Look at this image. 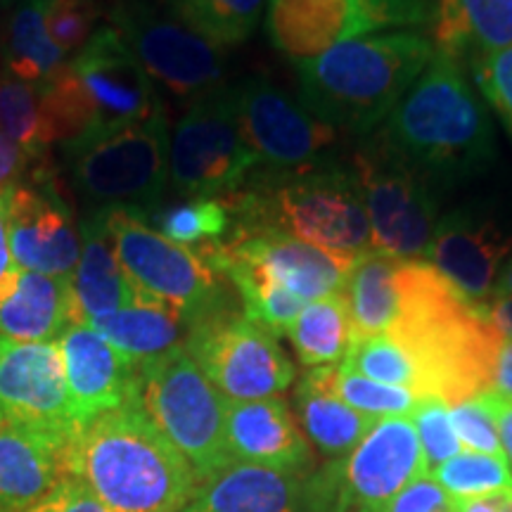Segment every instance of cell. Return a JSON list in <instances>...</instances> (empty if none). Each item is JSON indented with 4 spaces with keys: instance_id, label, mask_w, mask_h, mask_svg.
Masks as SVG:
<instances>
[{
    "instance_id": "obj_1",
    "label": "cell",
    "mask_w": 512,
    "mask_h": 512,
    "mask_svg": "<svg viewBox=\"0 0 512 512\" xmlns=\"http://www.w3.org/2000/svg\"><path fill=\"white\" fill-rule=\"evenodd\" d=\"M399 316L387 335L411 356L422 396L448 406L491 387V366L503 335L427 261H403L399 271Z\"/></svg>"
},
{
    "instance_id": "obj_2",
    "label": "cell",
    "mask_w": 512,
    "mask_h": 512,
    "mask_svg": "<svg viewBox=\"0 0 512 512\" xmlns=\"http://www.w3.org/2000/svg\"><path fill=\"white\" fill-rule=\"evenodd\" d=\"M74 477L107 512H183L200 477L147 418L138 396L81 427Z\"/></svg>"
},
{
    "instance_id": "obj_3",
    "label": "cell",
    "mask_w": 512,
    "mask_h": 512,
    "mask_svg": "<svg viewBox=\"0 0 512 512\" xmlns=\"http://www.w3.org/2000/svg\"><path fill=\"white\" fill-rule=\"evenodd\" d=\"M434 53L430 38L411 31L339 43L297 64L299 102L337 131L368 133L389 119Z\"/></svg>"
},
{
    "instance_id": "obj_4",
    "label": "cell",
    "mask_w": 512,
    "mask_h": 512,
    "mask_svg": "<svg viewBox=\"0 0 512 512\" xmlns=\"http://www.w3.org/2000/svg\"><path fill=\"white\" fill-rule=\"evenodd\" d=\"M387 143L418 174L456 178L491 162L489 114L453 57L434 53L389 114Z\"/></svg>"
},
{
    "instance_id": "obj_5",
    "label": "cell",
    "mask_w": 512,
    "mask_h": 512,
    "mask_svg": "<svg viewBox=\"0 0 512 512\" xmlns=\"http://www.w3.org/2000/svg\"><path fill=\"white\" fill-rule=\"evenodd\" d=\"M240 228H280L294 238L335 254L358 256L373 249L361 185L351 171L325 169L292 174L271 195L230 200Z\"/></svg>"
},
{
    "instance_id": "obj_6",
    "label": "cell",
    "mask_w": 512,
    "mask_h": 512,
    "mask_svg": "<svg viewBox=\"0 0 512 512\" xmlns=\"http://www.w3.org/2000/svg\"><path fill=\"white\" fill-rule=\"evenodd\" d=\"M138 401L155 427L204 479L233 463L226 437V396L185 347L138 363Z\"/></svg>"
},
{
    "instance_id": "obj_7",
    "label": "cell",
    "mask_w": 512,
    "mask_h": 512,
    "mask_svg": "<svg viewBox=\"0 0 512 512\" xmlns=\"http://www.w3.org/2000/svg\"><path fill=\"white\" fill-rule=\"evenodd\" d=\"M107 219L119 264L138 294L171 306L188 325L221 309V273L202 249L164 238L140 209H107Z\"/></svg>"
},
{
    "instance_id": "obj_8",
    "label": "cell",
    "mask_w": 512,
    "mask_h": 512,
    "mask_svg": "<svg viewBox=\"0 0 512 512\" xmlns=\"http://www.w3.org/2000/svg\"><path fill=\"white\" fill-rule=\"evenodd\" d=\"M169 143V121L159 112L98 143L64 152L74 190L93 209L124 207L150 214L169 185Z\"/></svg>"
},
{
    "instance_id": "obj_9",
    "label": "cell",
    "mask_w": 512,
    "mask_h": 512,
    "mask_svg": "<svg viewBox=\"0 0 512 512\" xmlns=\"http://www.w3.org/2000/svg\"><path fill=\"white\" fill-rule=\"evenodd\" d=\"M259 166L242 133L233 88L192 100L169 143V183L185 197H223Z\"/></svg>"
},
{
    "instance_id": "obj_10",
    "label": "cell",
    "mask_w": 512,
    "mask_h": 512,
    "mask_svg": "<svg viewBox=\"0 0 512 512\" xmlns=\"http://www.w3.org/2000/svg\"><path fill=\"white\" fill-rule=\"evenodd\" d=\"M107 19L150 79L176 98L197 100L223 88L221 48L195 34L169 8H159L155 0H112Z\"/></svg>"
},
{
    "instance_id": "obj_11",
    "label": "cell",
    "mask_w": 512,
    "mask_h": 512,
    "mask_svg": "<svg viewBox=\"0 0 512 512\" xmlns=\"http://www.w3.org/2000/svg\"><path fill=\"white\" fill-rule=\"evenodd\" d=\"M185 349L226 399H271L283 394L297 375L278 337L245 313L216 309L195 320Z\"/></svg>"
},
{
    "instance_id": "obj_12",
    "label": "cell",
    "mask_w": 512,
    "mask_h": 512,
    "mask_svg": "<svg viewBox=\"0 0 512 512\" xmlns=\"http://www.w3.org/2000/svg\"><path fill=\"white\" fill-rule=\"evenodd\" d=\"M351 174L361 185L373 247L401 261H425L437 228V200L422 174L389 143L358 150Z\"/></svg>"
},
{
    "instance_id": "obj_13",
    "label": "cell",
    "mask_w": 512,
    "mask_h": 512,
    "mask_svg": "<svg viewBox=\"0 0 512 512\" xmlns=\"http://www.w3.org/2000/svg\"><path fill=\"white\" fill-rule=\"evenodd\" d=\"M202 252L221 275L242 268L285 287L304 304L342 292L356 261V256L328 252L271 226L238 228L226 242L202 247Z\"/></svg>"
},
{
    "instance_id": "obj_14",
    "label": "cell",
    "mask_w": 512,
    "mask_h": 512,
    "mask_svg": "<svg viewBox=\"0 0 512 512\" xmlns=\"http://www.w3.org/2000/svg\"><path fill=\"white\" fill-rule=\"evenodd\" d=\"M233 95L242 133L259 164L268 169L283 174L313 171L339 143L335 126L325 124L268 79L254 76L242 81Z\"/></svg>"
},
{
    "instance_id": "obj_15",
    "label": "cell",
    "mask_w": 512,
    "mask_h": 512,
    "mask_svg": "<svg viewBox=\"0 0 512 512\" xmlns=\"http://www.w3.org/2000/svg\"><path fill=\"white\" fill-rule=\"evenodd\" d=\"M418 17L420 10L408 0H271L266 24L273 46L299 64Z\"/></svg>"
},
{
    "instance_id": "obj_16",
    "label": "cell",
    "mask_w": 512,
    "mask_h": 512,
    "mask_svg": "<svg viewBox=\"0 0 512 512\" xmlns=\"http://www.w3.org/2000/svg\"><path fill=\"white\" fill-rule=\"evenodd\" d=\"M69 62L91 98L95 121L88 138L64 152L93 145L164 112L155 81L140 67L136 57L128 53L124 41L110 24L95 31L86 48Z\"/></svg>"
},
{
    "instance_id": "obj_17",
    "label": "cell",
    "mask_w": 512,
    "mask_h": 512,
    "mask_svg": "<svg viewBox=\"0 0 512 512\" xmlns=\"http://www.w3.org/2000/svg\"><path fill=\"white\" fill-rule=\"evenodd\" d=\"M8 238L15 264L22 271L74 275L81 259V230L72 207L48 174H34L5 190Z\"/></svg>"
},
{
    "instance_id": "obj_18",
    "label": "cell",
    "mask_w": 512,
    "mask_h": 512,
    "mask_svg": "<svg viewBox=\"0 0 512 512\" xmlns=\"http://www.w3.org/2000/svg\"><path fill=\"white\" fill-rule=\"evenodd\" d=\"M0 415L36 430H81L69 401L60 344L0 337Z\"/></svg>"
},
{
    "instance_id": "obj_19",
    "label": "cell",
    "mask_w": 512,
    "mask_h": 512,
    "mask_svg": "<svg viewBox=\"0 0 512 512\" xmlns=\"http://www.w3.org/2000/svg\"><path fill=\"white\" fill-rule=\"evenodd\" d=\"M422 475L427 463L411 418H382L342 463V505L351 512H384Z\"/></svg>"
},
{
    "instance_id": "obj_20",
    "label": "cell",
    "mask_w": 512,
    "mask_h": 512,
    "mask_svg": "<svg viewBox=\"0 0 512 512\" xmlns=\"http://www.w3.org/2000/svg\"><path fill=\"white\" fill-rule=\"evenodd\" d=\"M512 256V235L475 211H451L437 221L425 261L470 304L489 302Z\"/></svg>"
},
{
    "instance_id": "obj_21",
    "label": "cell",
    "mask_w": 512,
    "mask_h": 512,
    "mask_svg": "<svg viewBox=\"0 0 512 512\" xmlns=\"http://www.w3.org/2000/svg\"><path fill=\"white\" fill-rule=\"evenodd\" d=\"M79 432L36 430L0 418V512H24L60 484L76 479L74 444Z\"/></svg>"
},
{
    "instance_id": "obj_22",
    "label": "cell",
    "mask_w": 512,
    "mask_h": 512,
    "mask_svg": "<svg viewBox=\"0 0 512 512\" xmlns=\"http://www.w3.org/2000/svg\"><path fill=\"white\" fill-rule=\"evenodd\" d=\"M67 392L79 425L138 396V363L112 347L91 325H69L57 339Z\"/></svg>"
},
{
    "instance_id": "obj_23",
    "label": "cell",
    "mask_w": 512,
    "mask_h": 512,
    "mask_svg": "<svg viewBox=\"0 0 512 512\" xmlns=\"http://www.w3.org/2000/svg\"><path fill=\"white\" fill-rule=\"evenodd\" d=\"M226 437L233 460L299 472L309 463V444L278 396L254 401H226Z\"/></svg>"
},
{
    "instance_id": "obj_24",
    "label": "cell",
    "mask_w": 512,
    "mask_h": 512,
    "mask_svg": "<svg viewBox=\"0 0 512 512\" xmlns=\"http://www.w3.org/2000/svg\"><path fill=\"white\" fill-rule=\"evenodd\" d=\"M81 259L72 275L79 323L93 325L138 297L117 259L107 209H93L81 221Z\"/></svg>"
},
{
    "instance_id": "obj_25",
    "label": "cell",
    "mask_w": 512,
    "mask_h": 512,
    "mask_svg": "<svg viewBox=\"0 0 512 512\" xmlns=\"http://www.w3.org/2000/svg\"><path fill=\"white\" fill-rule=\"evenodd\" d=\"M79 323L72 275L22 271L15 290L0 302V337L15 342H57Z\"/></svg>"
},
{
    "instance_id": "obj_26",
    "label": "cell",
    "mask_w": 512,
    "mask_h": 512,
    "mask_svg": "<svg viewBox=\"0 0 512 512\" xmlns=\"http://www.w3.org/2000/svg\"><path fill=\"white\" fill-rule=\"evenodd\" d=\"M294 472L254 463H233L200 482L185 510L192 512H294Z\"/></svg>"
},
{
    "instance_id": "obj_27",
    "label": "cell",
    "mask_w": 512,
    "mask_h": 512,
    "mask_svg": "<svg viewBox=\"0 0 512 512\" xmlns=\"http://www.w3.org/2000/svg\"><path fill=\"white\" fill-rule=\"evenodd\" d=\"M432 38L453 60L498 53L512 46V0H439Z\"/></svg>"
},
{
    "instance_id": "obj_28",
    "label": "cell",
    "mask_w": 512,
    "mask_h": 512,
    "mask_svg": "<svg viewBox=\"0 0 512 512\" xmlns=\"http://www.w3.org/2000/svg\"><path fill=\"white\" fill-rule=\"evenodd\" d=\"M91 328L136 363L185 347L190 332L188 320L181 313L143 294H138L121 311L93 323Z\"/></svg>"
},
{
    "instance_id": "obj_29",
    "label": "cell",
    "mask_w": 512,
    "mask_h": 512,
    "mask_svg": "<svg viewBox=\"0 0 512 512\" xmlns=\"http://www.w3.org/2000/svg\"><path fill=\"white\" fill-rule=\"evenodd\" d=\"M401 264V259L375 247L356 256L342 290L351 316V339L380 335L392 328L399 316Z\"/></svg>"
},
{
    "instance_id": "obj_30",
    "label": "cell",
    "mask_w": 512,
    "mask_h": 512,
    "mask_svg": "<svg viewBox=\"0 0 512 512\" xmlns=\"http://www.w3.org/2000/svg\"><path fill=\"white\" fill-rule=\"evenodd\" d=\"M3 64L10 76L27 83H43L67 64L46 29V0H19L5 22Z\"/></svg>"
},
{
    "instance_id": "obj_31",
    "label": "cell",
    "mask_w": 512,
    "mask_h": 512,
    "mask_svg": "<svg viewBox=\"0 0 512 512\" xmlns=\"http://www.w3.org/2000/svg\"><path fill=\"white\" fill-rule=\"evenodd\" d=\"M294 401H297V413L304 432L325 456L332 458L349 456L377 422V418L358 413L344 401H339L323 384L313 380L311 373L302 377Z\"/></svg>"
},
{
    "instance_id": "obj_32",
    "label": "cell",
    "mask_w": 512,
    "mask_h": 512,
    "mask_svg": "<svg viewBox=\"0 0 512 512\" xmlns=\"http://www.w3.org/2000/svg\"><path fill=\"white\" fill-rule=\"evenodd\" d=\"M299 361L309 368L337 366L351 344V316L342 292L306 304L287 330Z\"/></svg>"
},
{
    "instance_id": "obj_33",
    "label": "cell",
    "mask_w": 512,
    "mask_h": 512,
    "mask_svg": "<svg viewBox=\"0 0 512 512\" xmlns=\"http://www.w3.org/2000/svg\"><path fill=\"white\" fill-rule=\"evenodd\" d=\"M38 95L50 147L62 145V150H67L88 138L95 112L72 62L67 60L48 81L38 83Z\"/></svg>"
},
{
    "instance_id": "obj_34",
    "label": "cell",
    "mask_w": 512,
    "mask_h": 512,
    "mask_svg": "<svg viewBox=\"0 0 512 512\" xmlns=\"http://www.w3.org/2000/svg\"><path fill=\"white\" fill-rule=\"evenodd\" d=\"M145 216L164 238L202 249L228 240L233 207L223 197H188L178 204L152 209Z\"/></svg>"
},
{
    "instance_id": "obj_35",
    "label": "cell",
    "mask_w": 512,
    "mask_h": 512,
    "mask_svg": "<svg viewBox=\"0 0 512 512\" xmlns=\"http://www.w3.org/2000/svg\"><path fill=\"white\" fill-rule=\"evenodd\" d=\"M266 0H166L183 24L214 43L230 48L247 41L259 27Z\"/></svg>"
},
{
    "instance_id": "obj_36",
    "label": "cell",
    "mask_w": 512,
    "mask_h": 512,
    "mask_svg": "<svg viewBox=\"0 0 512 512\" xmlns=\"http://www.w3.org/2000/svg\"><path fill=\"white\" fill-rule=\"evenodd\" d=\"M309 373L318 384H323L330 394H335L339 401H344L354 411L370 415V418H396V415H408L413 411L415 401L420 399L411 389L389 387L368 377L344 368L342 363L337 366L311 368Z\"/></svg>"
},
{
    "instance_id": "obj_37",
    "label": "cell",
    "mask_w": 512,
    "mask_h": 512,
    "mask_svg": "<svg viewBox=\"0 0 512 512\" xmlns=\"http://www.w3.org/2000/svg\"><path fill=\"white\" fill-rule=\"evenodd\" d=\"M0 131L27 152L31 164L46 162L50 143L36 83L19 81L8 72H0Z\"/></svg>"
},
{
    "instance_id": "obj_38",
    "label": "cell",
    "mask_w": 512,
    "mask_h": 512,
    "mask_svg": "<svg viewBox=\"0 0 512 512\" xmlns=\"http://www.w3.org/2000/svg\"><path fill=\"white\" fill-rule=\"evenodd\" d=\"M342 366L368 377V380L389 384V387L411 389V392L422 396V380L418 368H415L411 356L387 332L351 339Z\"/></svg>"
},
{
    "instance_id": "obj_39",
    "label": "cell",
    "mask_w": 512,
    "mask_h": 512,
    "mask_svg": "<svg viewBox=\"0 0 512 512\" xmlns=\"http://www.w3.org/2000/svg\"><path fill=\"white\" fill-rule=\"evenodd\" d=\"M430 475L451 498L512 494V470L505 456L460 451Z\"/></svg>"
},
{
    "instance_id": "obj_40",
    "label": "cell",
    "mask_w": 512,
    "mask_h": 512,
    "mask_svg": "<svg viewBox=\"0 0 512 512\" xmlns=\"http://www.w3.org/2000/svg\"><path fill=\"white\" fill-rule=\"evenodd\" d=\"M408 415H411L422 453H425L427 475L463 451L458 434L453 430L448 403L444 399H439V396H420Z\"/></svg>"
},
{
    "instance_id": "obj_41",
    "label": "cell",
    "mask_w": 512,
    "mask_h": 512,
    "mask_svg": "<svg viewBox=\"0 0 512 512\" xmlns=\"http://www.w3.org/2000/svg\"><path fill=\"white\" fill-rule=\"evenodd\" d=\"M98 0H46V29L64 55L86 48L98 31Z\"/></svg>"
},
{
    "instance_id": "obj_42",
    "label": "cell",
    "mask_w": 512,
    "mask_h": 512,
    "mask_svg": "<svg viewBox=\"0 0 512 512\" xmlns=\"http://www.w3.org/2000/svg\"><path fill=\"white\" fill-rule=\"evenodd\" d=\"M448 413H451L460 446H465L467 451L486 453V456H505L501 437H498L496 415L484 392L460 401L456 406H448Z\"/></svg>"
},
{
    "instance_id": "obj_43",
    "label": "cell",
    "mask_w": 512,
    "mask_h": 512,
    "mask_svg": "<svg viewBox=\"0 0 512 512\" xmlns=\"http://www.w3.org/2000/svg\"><path fill=\"white\" fill-rule=\"evenodd\" d=\"M475 79L486 102L512 133V46L475 60Z\"/></svg>"
},
{
    "instance_id": "obj_44",
    "label": "cell",
    "mask_w": 512,
    "mask_h": 512,
    "mask_svg": "<svg viewBox=\"0 0 512 512\" xmlns=\"http://www.w3.org/2000/svg\"><path fill=\"white\" fill-rule=\"evenodd\" d=\"M24 512H107L81 479H69Z\"/></svg>"
},
{
    "instance_id": "obj_45",
    "label": "cell",
    "mask_w": 512,
    "mask_h": 512,
    "mask_svg": "<svg viewBox=\"0 0 512 512\" xmlns=\"http://www.w3.org/2000/svg\"><path fill=\"white\" fill-rule=\"evenodd\" d=\"M448 494L432 475H422L406 486L384 512H437Z\"/></svg>"
},
{
    "instance_id": "obj_46",
    "label": "cell",
    "mask_w": 512,
    "mask_h": 512,
    "mask_svg": "<svg viewBox=\"0 0 512 512\" xmlns=\"http://www.w3.org/2000/svg\"><path fill=\"white\" fill-rule=\"evenodd\" d=\"M8 190V188H5ZM5 190H0V302L10 297L15 290L22 268L15 264L8 238V211H5Z\"/></svg>"
},
{
    "instance_id": "obj_47",
    "label": "cell",
    "mask_w": 512,
    "mask_h": 512,
    "mask_svg": "<svg viewBox=\"0 0 512 512\" xmlns=\"http://www.w3.org/2000/svg\"><path fill=\"white\" fill-rule=\"evenodd\" d=\"M29 166L31 159L27 157V152L0 131V190L12 188V185L22 181Z\"/></svg>"
},
{
    "instance_id": "obj_48",
    "label": "cell",
    "mask_w": 512,
    "mask_h": 512,
    "mask_svg": "<svg viewBox=\"0 0 512 512\" xmlns=\"http://www.w3.org/2000/svg\"><path fill=\"white\" fill-rule=\"evenodd\" d=\"M489 389L503 399H512V339L508 337H503L496 349Z\"/></svg>"
},
{
    "instance_id": "obj_49",
    "label": "cell",
    "mask_w": 512,
    "mask_h": 512,
    "mask_svg": "<svg viewBox=\"0 0 512 512\" xmlns=\"http://www.w3.org/2000/svg\"><path fill=\"white\" fill-rule=\"evenodd\" d=\"M484 394H486V401H489L491 411L496 415L498 437H501L505 460L512 465V399H503V396L494 394L491 389H486Z\"/></svg>"
},
{
    "instance_id": "obj_50",
    "label": "cell",
    "mask_w": 512,
    "mask_h": 512,
    "mask_svg": "<svg viewBox=\"0 0 512 512\" xmlns=\"http://www.w3.org/2000/svg\"><path fill=\"white\" fill-rule=\"evenodd\" d=\"M484 316L496 325L503 337L512 339V297H491L489 302L479 304Z\"/></svg>"
},
{
    "instance_id": "obj_51",
    "label": "cell",
    "mask_w": 512,
    "mask_h": 512,
    "mask_svg": "<svg viewBox=\"0 0 512 512\" xmlns=\"http://www.w3.org/2000/svg\"><path fill=\"white\" fill-rule=\"evenodd\" d=\"M448 503L456 512H501V496H472V498H451Z\"/></svg>"
},
{
    "instance_id": "obj_52",
    "label": "cell",
    "mask_w": 512,
    "mask_h": 512,
    "mask_svg": "<svg viewBox=\"0 0 512 512\" xmlns=\"http://www.w3.org/2000/svg\"><path fill=\"white\" fill-rule=\"evenodd\" d=\"M491 297H512V256L508 259V264L501 268V273H498Z\"/></svg>"
},
{
    "instance_id": "obj_53",
    "label": "cell",
    "mask_w": 512,
    "mask_h": 512,
    "mask_svg": "<svg viewBox=\"0 0 512 512\" xmlns=\"http://www.w3.org/2000/svg\"><path fill=\"white\" fill-rule=\"evenodd\" d=\"M501 512H512V494L501 496Z\"/></svg>"
},
{
    "instance_id": "obj_54",
    "label": "cell",
    "mask_w": 512,
    "mask_h": 512,
    "mask_svg": "<svg viewBox=\"0 0 512 512\" xmlns=\"http://www.w3.org/2000/svg\"><path fill=\"white\" fill-rule=\"evenodd\" d=\"M437 512H456V510H453V508H451V503H448V501H446L444 505H441V508H439Z\"/></svg>"
},
{
    "instance_id": "obj_55",
    "label": "cell",
    "mask_w": 512,
    "mask_h": 512,
    "mask_svg": "<svg viewBox=\"0 0 512 512\" xmlns=\"http://www.w3.org/2000/svg\"><path fill=\"white\" fill-rule=\"evenodd\" d=\"M19 0H0V5H17Z\"/></svg>"
},
{
    "instance_id": "obj_56",
    "label": "cell",
    "mask_w": 512,
    "mask_h": 512,
    "mask_svg": "<svg viewBox=\"0 0 512 512\" xmlns=\"http://www.w3.org/2000/svg\"><path fill=\"white\" fill-rule=\"evenodd\" d=\"M183 512H192V510H183Z\"/></svg>"
},
{
    "instance_id": "obj_57",
    "label": "cell",
    "mask_w": 512,
    "mask_h": 512,
    "mask_svg": "<svg viewBox=\"0 0 512 512\" xmlns=\"http://www.w3.org/2000/svg\"><path fill=\"white\" fill-rule=\"evenodd\" d=\"M0 418H3V415H0Z\"/></svg>"
}]
</instances>
